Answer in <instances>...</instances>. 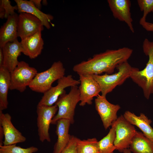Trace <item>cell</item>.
<instances>
[{
    "instance_id": "1f68e13d",
    "label": "cell",
    "mask_w": 153,
    "mask_h": 153,
    "mask_svg": "<svg viewBox=\"0 0 153 153\" xmlns=\"http://www.w3.org/2000/svg\"><path fill=\"white\" fill-rule=\"evenodd\" d=\"M4 56L2 48H0V67L3 66Z\"/></svg>"
},
{
    "instance_id": "8fae6325",
    "label": "cell",
    "mask_w": 153,
    "mask_h": 153,
    "mask_svg": "<svg viewBox=\"0 0 153 153\" xmlns=\"http://www.w3.org/2000/svg\"><path fill=\"white\" fill-rule=\"evenodd\" d=\"M95 109L99 115L104 127L107 129L118 118L117 112L120 106L109 102L106 96L98 95L95 100Z\"/></svg>"
},
{
    "instance_id": "484cf974",
    "label": "cell",
    "mask_w": 153,
    "mask_h": 153,
    "mask_svg": "<svg viewBox=\"0 0 153 153\" xmlns=\"http://www.w3.org/2000/svg\"><path fill=\"white\" fill-rule=\"evenodd\" d=\"M137 2L140 10L143 12V15L139 21H145L148 14L153 12V0H138Z\"/></svg>"
},
{
    "instance_id": "ffe728a7",
    "label": "cell",
    "mask_w": 153,
    "mask_h": 153,
    "mask_svg": "<svg viewBox=\"0 0 153 153\" xmlns=\"http://www.w3.org/2000/svg\"><path fill=\"white\" fill-rule=\"evenodd\" d=\"M130 124L138 127L146 137L153 140V128L150 126L152 121L143 113L137 116L129 111H126L123 115Z\"/></svg>"
},
{
    "instance_id": "f1b7e54d",
    "label": "cell",
    "mask_w": 153,
    "mask_h": 153,
    "mask_svg": "<svg viewBox=\"0 0 153 153\" xmlns=\"http://www.w3.org/2000/svg\"><path fill=\"white\" fill-rule=\"evenodd\" d=\"M139 24L146 30L149 31H153V23L146 22V21L140 22Z\"/></svg>"
},
{
    "instance_id": "8992f818",
    "label": "cell",
    "mask_w": 153,
    "mask_h": 153,
    "mask_svg": "<svg viewBox=\"0 0 153 153\" xmlns=\"http://www.w3.org/2000/svg\"><path fill=\"white\" fill-rule=\"evenodd\" d=\"M37 73L35 68L30 66L27 63L24 61H19L10 73V90H16L20 92H23Z\"/></svg>"
},
{
    "instance_id": "7402d4cb",
    "label": "cell",
    "mask_w": 153,
    "mask_h": 153,
    "mask_svg": "<svg viewBox=\"0 0 153 153\" xmlns=\"http://www.w3.org/2000/svg\"><path fill=\"white\" fill-rule=\"evenodd\" d=\"M10 84V73L4 67H0V110L8 107L7 95Z\"/></svg>"
},
{
    "instance_id": "836d02e7",
    "label": "cell",
    "mask_w": 153,
    "mask_h": 153,
    "mask_svg": "<svg viewBox=\"0 0 153 153\" xmlns=\"http://www.w3.org/2000/svg\"><path fill=\"white\" fill-rule=\"evenodd\" d=\"M123 152V153H131V152L129 148H127L124 149Z\"/></svg>"
},
{
    "instance_id": "30bf717a",
    "label": "cell",
    "mask_w": 153,
    "mask_h": 153,
    "mask_svg": "<svg viewBox=\"0 0 153 153\" xmlns=\"http://www.w3.org/2000/svg\"><path fill=\"white\" fill-rule=\"evenodd\" d=\"M80 86L79 105L84 106L86 104L91 105L94 97H97L101 92L100 87L92 75L79 74Z\"/></svg>"
},
{
    "instance_id": "5b68a950",
    "label": "cell",
    "mask_w": 153,
    "mask_h": 153,
    "mask_svg": "<svg viewBox=\"0 0 153 153\" xmlns=\"http://www.w3.org/2000/svg\"><path fill=\"white\" fill-rule=\"evenodd\" d=\"M80 94L78 88L76 86L71 87L68 94L65 93L60 96L55 104L58 107V112L52 119L51 124H56L61 119H68L71 124L74 123L75 109L80 101Z\"/></svg>"
},
{
    "instance_id": "44dd1931",
    "label": "cell",
    "mask_w": 153,
    "mask_h": 153,
    "mask_svg": "<svg viewBox=\"0 0 153 153\" xmlns=\"http://www.w3.org/2000/svg\"><path fill=\"white\" fill-rule=\"evenodd\" d=\"M129 148L133 153H153V140L136 131Z\"/></svg>"
},
{
    "instance_id": "ba28073f",
    "label": "cell",
    "mask_w": 153,
    "mask_h": 153,
    "mask_svg": "<svg viewBox=\"0 0 153 153\" xmlns=\"http://www.w3.org/2000/svg\"><path fill=\"white\" fill-rule=\"evenodd\" d=\"M58 110L55 104L52 106H37V125L40 141L43 142L46 140L50 142L49 132L50 126L52 120Z\"/></svg>"
},
{
    "instance_id": "2e32d148",
    "label": "cell",
    "mask_w": 153,
    "mask_h": 153,
    "mask_svg": "<svg viewBox=\"0 0 153 153\" xmlns=\"http://www.w3.org/2000/svg\"><path fill=\"white\" fill-rule=\"evenodd\" d=\"M22 53L31 59H35L41 53L43 48L44 42L41 31L21 39Z\"/></svg>"
},
{
    "instance_id": "4dcf8cb0",
    "label": "cell",
    "mask_w": 153,
    "mask_h": 153,
    "mask_svg": "<svg viewBox=\"0 0 153 153\" xmlns=\"http://www.w3.org/2000/svg\"><path fill=\"white\" fill-rule=\"evenodd\" d=\"M4 137V136L3 128L1 126H0V146L3 145V140Z\"/></svg>"
},
{
    "instance_id": "83f0119b",
    "label": "cell",
    "mask_w": 153,
    "mask_h": 153,
    "mask_svg": "<svg viewBox=\"0 0 153 153\" xmlns=\"http://www.w3.org/2000/svg\"><path fill=\"white\" fill-rule=\"evenodd\" d=\"M77 138L71 136L68 143L61 153H77L76 150Z\"/></svg>"
},
{
    "instance_id": "f546056e",
    "label": "cell",
    "mask_w": 153,
    "mask_h": 153,
    "mask_svg": "<svg viewBox=\"0 0 153 153\" xmlns=\"http://www.w3.org/2000/svg\"><path fill=\"white\" fill-rule=\"evenodd\" d=\"M33 3L34 6L40 10L41 7V3L42 0H30Z\"/></svg>"
},
{
    "instance_id": "7a4b0ae2",
    "label": "cell",
    "mask_w": 153,
    "mask_h": 153,
    "mask_svg": "<svg viewBox=\"0 0 153 153\" xmlns=\"http://www.w3.org/2000/svg\"><path fill=\"white\" fill-rule=\"evenodd\" d=\"M142 47L143 52L148 57V61L142 70L132 67L130 78L142 88L144 97L148 99L153 94V42L145 39Z\"/></svg>"
},
{
    "instance_id": "d6a6232c",
    "label": "cell",
    "mask_w": 153,
    "mask_h": 153,
    "mask_svg": "<svg viewBox=\"0 0 153 153\" xmlns=\"http://www.w3.org/2000/svg\"><path fill=\"white\" fill-rule=\"evenodd\" d=\"M5 11L3 7L0 4V18L3 19L5 18Z\"/></svg>"
},
{
    "instance_id": "cb8c5ba5",
    "label": "cell",
    "mask_w": 153,
    "mask_h": 153,
    "mask_svg": "<svg viewBox=\"0 0 153 153\" xmlns=\"http://www.w3.org/2000/svg\"><path fill=\"white\" fill-rule=\"evenodd\" d=\"M77 153H99L98 141L96 138L81 140L77 138Z\"/></svg>"
},
{
    "instance_id": "52a82bcc",
    "label": "cell",
    "mask_w": 153,
    "mask_h": 153,
    "mask_svg": "<svg viewBox=\"0 0 153 153\" xmlns=\"http://www.w3.org/2000/svg\"><path fill=\"white\" fill-rule=\"evenodd\" d=\"M112 125L114 126L116 132L114 145L116 150L123 152L124 149L129 148L136 129L133 125L125 119L123 115L118 117Z\"/></svg>"
},
{
    "instance_id": "3957f363",
    "label": "cell",
    "mask_w": 153,
    "mask_h": 153,
    "mask_svg": "<svg viewBox=\"0 0 153 153\" xmlns=\"http://www.w3.org/2000/svg\"><path fill=\"white\" fill-rule=\"evenodd\" d=\"M132 67L127 61L118 65V71L114 74L92 75L100 87L101 95L106 97L116 86L122 84L130 77Z\"/></svg>"
},
{
    "instance_id": "e575fe53",
    "label": "cell",
    "mask_w": 153,
    "mask_h": 153,
    "mask_svg": "<svg viewBox=\"0 0 153 153\" xmlns=\"http://www.w3.org/2000/svg\"><path fill=\"white\" fill-rule=\"evenodd\" d=\"M42 4L43 5H46L47 4V2L46 0H43L42 1Z\"/></svg>"
},
{
    "instance_id": "e0dca14e",
    "label": "cell",
    "mask_w": 153,
    "mask_h": 153,
    "mask_svg": "<svg viewBox=\"0 0 153 153\" xmlns=\"http://www.w3.org/2000/svg\"><path fill=\"white\" fill-rule=\"evenodd\" d=\"M18 7V11L20 13L26 12L31 14L39 19L43 25L47 29L50 28L51 22L54 17L49 14H46L36 8L30 0H15Z\"/></svg>"
},
{
    "instance_id": "5bb4252c",
    "label": "cell",
    "mask_w": 153,
    "mask_h": 153,
    "mask_svg": "<svg viewBox=\"0 0 153 153\" xmlns=\"http://www.w3.org/2000/svg\"><path fill=\"white\" fill-rule=\"evenodd\" d=\"M109 6L114 18L125 22L131 32L134 30L130 12L131 2L129 0H108Z\"/></svg>"
},
{
    "instance_id": "7c38bea8",
    "label": "cell",
    "mask_w": 153,
    "mask_h": 153,
    "mask_svg": "<svg viewBox=\"0 0 153 153\" xmlns=\"http://www.w3.org/2000/svg\"><path fill=\"white\" fill-rule=\"evenodd\" d=\"M44 29L41 21L34 15L26 12L18 15L17 25L18 37L21 39L31 36Z\"/></svg>"
},
{
    "instance_id": "4fadbf2b",
    "label": "cell",
    "mask_w": 153,
    "mask_h": 153,
    "mask_svg": "<svg viewBox=\"0 0 153 153\" xmlns=\"http://www.w3.org/2000/svg\"><path fill=\"white\" fill-rule=\"evenodd\" d=\"M0 126L2 127L4 134L3 145H12L26 141V137L12 123L10 115L8 113L4 114L1 110H0Z\"/></svg>"
},
{
    "instance_id": "d6986e66",
    "label": "cell",
    "mask_w": 153,
    "mask_h": 153,
    "mask_svg": "<svg viewBox=\"0 0 153 153\" xmlns=\"http://www.w3.org/2000/svg\"><path fill=\"white\" fill-rule=\"evenodd\" d=\"M71 124L69 120L65 119H61L57 121L56 133L58 138L53 153H61L68 143L71 136L69 133Z\"/></svg>"
},
{
    "instance_id": "6da1fadb",
    "label": "cell",
    "mask_w": 153,
    "mask_h": 153,
    "mask_svg": "<svg viewBox=\"0 0 153 153\" xmlns=\"http://www.w3.org/2000/svg\"><path fill=\"white\" fill-rule=\"evenodd\" d=\"M133 52L132 49L127 47L107 50L75 65L73 70L78 75H99L104 72L111 74L118 65L127 61Z\"/></svg>"
},
{
    "instance_id": "ac0fdd59",
    "label": "cell",
    "mask_w": 153,
    "mask_h": 153,
    "mask_svg": "<svg viewBox=\"0 0 153 153\" xmlns=\"http://www.w3.org/2000/svg\"><path fill=\"white\" fill-rule=\"evenodd\" d=\"M18 15L16 13L9 16L6 22L0 29V48L7 43L13 42L17 39Z\"/></svg>"
},
{
    "instance_id": "d4e9b609",
    "label": "cell",
    "mask_w": 153,
    "mask_h": 153,
    "mask_svg": "<svg viewBox=\"0 0 153 153\" xmlns=\"http://www.w3.org/2000/svg\"><path fill=\"white\" fill-rule=\"evenodd\" d=\"M38 150V148L35 146L23 148L16 146V144L0 146V153H34Z\"/></svg>"
},
{
    "instance_id": "9c48e42d",
    "label": "cell",
    "mask_w": 153,
    "mask_h": 153,
    "mask_svg": "<svg viewBox=\"0 0 153 153\" xmlns=\"http://www.w3.org/2000/svg\"><path fill=\"white\" fill-rule=\"evenodd\" d=\"M57 84L52 87L43 93L44 94L37 106H52L55 104L60 96L66 93L65 89L67 87L77 86L79 80L73 78L71 75L64 76L58 80Z\"/></svg>"
},
{
    "instance_id": "9a60e30c",
    "label": "cell",
    "mask_w": 153,
    "mask_h": 153,
    "mask_svg": "<svg viewBox=\"0 0 153 153\" xmlns=\"http://www.w3.org/2000/svg\"><path fill=\"white\" fill-rule=\"evenodd\" d=\"M4 56L3 66L11 73L18 65V57L22 53L20 42L16 39L6 43L2 48Z\"/></svg>"
},
{
    "instance_id": "4316f807",
    "label": "cell",
    "mask_w": 153,
    "mask_h": 153,
    "mask_svg": "<svg viewBox=\"0 0 153 153\" xmlns=\"http://www.w3.org/2000/svg\"><path fill=\"white\" fill-rule=\"evenodd\" d=\"M0 3L5 10V18H7L9 16L14 14L16 13L14 12L15 10H18L17 5L12 6L11 4L10 1L9 0H0Z\"/></svg>"
},
{
    "instance_id": "277c9868",
    "label": "cell",
    "mask_w": 153,
    "mask_h": 153,
    "mask_svg": "<svg viewBox=\"0 0 153 153\" xmlns=\"http://www.w3.org/2000/svg\"><path fill=\"white\" fill-rule=\"evenodd\" d=\"M65 73L63 63L60 61L55 62L47 70L37 73L29 87L33 91L44 93L54 81L64 76Z\"/></svg>"
},
{
    "instance_id": "603a6c76",
    "label": "cell",
    "mask_w": 153,
    "mask_h": 153,
    "mask_svg": "<svg viewBox=\"0 0 153 153\" xmlns=\"http://www.w3.org/2000/svg\"><path fill=\"white\" fill-rule=\"evenodd\" d=\"M108 134L98 141L99 153H114L116 147L114 144L116 137L115 128L111 126Z\"/></svg>"
}]
</instances>
